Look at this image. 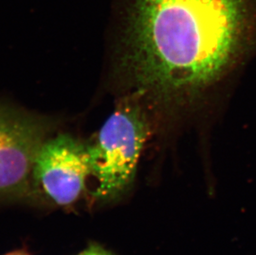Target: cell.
Wrapping results in <instances>:
<instances>
[{"label":"cell","instance_id":"cell-6","mask_svg":"<svg viewBox=\"0 0 256 255\" xmlns=\"http://www.w3.org/2000/svg\"><path fill=\"white\" fill-rule=\"evenodd\" d=\"M4 255H31L28 252L24 250H18L12 251L10 253L6 254Z\"/></svg>","mask_w":256,"mask_h":255},{"label":"cell","instance_id":"cell-2","mask_svg":"<svg viewBox=\"0 0 256 255\" xmlns=\"http://www.w3.org/2000/svg\"><path fill=\"white\" fill-rule=\"evenodd\" d=\"M148 136L142 108L132 102L120 104L88 144L90 176L96 182L94 198L116 200L130 188Z\"/></svg>","mask_w":256,"mask_h":255},{"label":"cell","instance_id":"cell-3","mask_svg":"<svg viewBox=\"0 0 256 255\" xmlns=\"http://www.w3.org/2000/svg\"><path fill=\"white\" fill-rule=\"evenodd\" d=\"M45 134L38 118L0 104V202L38 195L34 162Z\"/></svg>","mask_w":256,"mask_h":255},{"label":"cell","instance_id":"cell-5","mask_svg":"<svg viewBox=\"0 0 256 255\" xmlns=\"http://www.w3.org/2000/svg\"><path fill=\"white\" fill-rule=\"evenodd\" d=\"M76 255H116L98 244H92Z\"/></svg>","mask_w":256,"mask_h":255},{"label":"cell","instance_id":"cell-4","mask_svg":"<svg viewBox=\"0 0 256 255\" xmlns=\"http://www.w3.org/2000/svg\"><path fill=\"white\" fill-rule=\"evenodd\" d=\"M90 176L88 144L65 134L44 141L34 162L38 195L58 206H70L85 192Z\"/></svg>","mask_w":256,"mask_h":255},{"label":"cell","instance_id":"cell-1","mask_svg":"<svg viewBox=\"0 0 256 255\" xmlns=\"http://www.w3.org/2000/svg\"><path fill=\"white\" fill-rule=\"evenodd\" d=\"M122 62L134 88L152 96L202 92L244 46L256 0H120Z\"/></svg>","mask_w":256,"mask_h":255}]
</instances>
